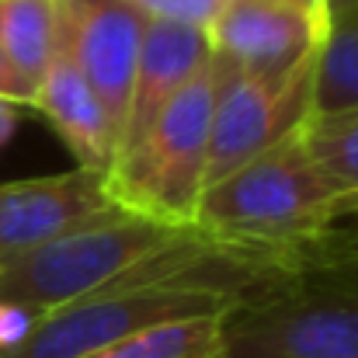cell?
Masks as SVG:
<instances>
[{"label": "cell", "mask_w": 358, "mask_h": 358, "mask_svg": "<svg viewBox=\"0 0 358 358\" xmlns=\"http://www.w3.org/2000/svg\"><path fill=\"white\" fill-rule=\"evenodd\" d=\"M143 17H167V21H188L199 28H209L227 0H125Z\"/></svg>", "instance_id": "obj_17"}, {"label": "cell", "mask_w": 358, "mask_h": 358, "mask_svg": "<svg viewBox=\"0 0 358 358\" xmlns=\"http://www.w3.org/2000/svg\"><path fill=\"white\" fill-rule=\"evenodd\" d=\"M303 143L317 171L345 195V216L358 209V105L313 112L303 122Z\"/></svg>", "instance_id": "obj_14"}, {"label": "cell", "mask_w": 358, "mask_h": 358, "mask_svg": "<svg viewBox=\"0 0 358 358\" xmlns=\"http://www.w3.org/2000/svg\"><path fill=\"white\" fill-rule=\"evenodd\" d=\"M0 94H3V98H10L14 105H21V108H24V101H21V91H17V84H14V73H10V66H7V56H3V49H0Z\"/></svg>", "instance_id": "obj_19"}, {"label": "cell", "mask_w": 358, "mask_h": 358, "mask_svg": "<svg viewBox=\"0 0 358 358\" xmlns=\"http://www.w3.org/2000/svg\"><path fill=\"white\" fill-rule=\"evenodd\" d=\"M292 275H317L358 285V230H327L292 261Z\"/></svg>", "instance_id": "obj_16"}, {"label": "cell", "mask_w": 358, "mask_h": 358, "mask_svg": "<svg viewBox=\"0 0 358 358\" xmlns=\"http://www.w3.org/2000/svg\"><path fill=\"white\" fill-rule=\"evenodd\" d=\"M240 296L216 289H192V285H115L80 296L66 306L42 313L31 331L0 358H80L91 355L132 331H143L160 320L174 317H199V313H230L237 310Z\"/></svg>", "instance_id": "obj_5"}, {"label": "cell", "mask_w": 358, "mask_h": 358, "mask_svg": "<svg viewBox=\"0 0 358 358\" xmlns=\"http://www.w3.org/2000/svg\"><path fill=\"white\" fill-rule=\"evenodd\" d=\"M331 17V7L299 0H227L206 38L213 59L227 70L282 73L320 52Z\"/></svg>", "instance_id": "obj_7"}, {"label": "cell", "mask_w": 358, "mask_h": 358, "mask_svg": "<svg viewBox=\"0 0 358 358\" xmlns=\"http://www.w3.org/2000/svg\"><path fill=\"white\" fill-rule=\"evenodd\" d=\"M348 7H358V0H331V10H348Z\"/></svg>", "instance_id": "obj_20"}, {"label": "cell", "mask_w": 358, "mask_h": 358, "mask_svg": "<svg viewBox=\"0 0 358 358\" xmlns=\"http://www.w3.org/2000/svg\"><path fill=\"white\" fill-rule=\"evenodd\" d=\"M355 213H358V209H355Z\"/></svg>", "instance_id": "obj_22"}, {"label": "cell", "mask_w": 358, "mask_h": 358, "mask_svg": "<svg viewBox=\"0 0 358 358\" xmlns=\"http://www.w3.org/2000/svg\"><path fill=\"white\" fill-rule=\"evenodd\" d=\"M358 105V7L334 10L317 56L313 112Z\"/></svg>", "instance_id": "obj_15"}, {"label": "cell", "mask_w": 358, "mask_h": 358, "mask_svg": "<svg viewBox=\"0 0 358 358\" xmlns=\"http://www.w3.org/2000/svg\"><path fill=\"white\" fill-rule=\"evenodd\" d=\"M341 216L345 195L310 160L299 125L275 146L206 185L192 230L292 275L296 254L334 230Z\"/></svg>", "instance_id": "obj_1"}, {"label": "cell", "mask_w": 358, "mask_h": 358, "mask_svg": "<svg viewBox=\"0 0 358 358\" xmlns=\"http://www.w3.org/2000/svg\"><path fill=\"white\" fill-rule=\"evenodd\" d=\"M317 56L282 70V73H250L227 70L216 59L220 87L213 105V136H209V164L206 185L220 181L243 160L275 146L289 132H296L313 115V87H317ZM206 192V188H202Z\"/></svg>", "instance_id": "obj_6"}, {"label": "cell", "mask_w": 358, "mask_h": 358, "mask_svg": "<svg viewBox=\"0 0 358 358\" xmlns=\"http://www.w3.org/2000/svg\"><path fill=\"white\" fill-rule=\"evenodd\" d=\"M206 59H209L206 28L188 24V21L146 17L143 45H139V66H136L132 94H129V112H125V125H122L115 167H119L122 157L146 136V129L171 105V98L199 73V66Z\"/></svg>", "instance_id": "obj_10"}, {"label": "cell", "mask_w": 358, "mask_h": 358, "mask_svg": "<svg viewBox=\"0 0 358 358\" xmlns=\"http://www.w3.org/2000/svg\"><path fill=\"white\" fill-rule=\"evenodd\" d=\"M17 108L21 105H14L10 98L0 94V146H7L10 136H14V129H17Z\"/></svg>", "instance_id": "obj_18"}, {"label": "cell", "mask_w": 358, "mask_h": 358, "mask_svg": "<svg viewBox=\"0 0 358 358\" xmlns=\"http://www.w3.org/2000/svg\"><path fill=\"white\" fill-rule=\"evenodd\" d=\"M181 230L188 227H171L132 209H112L3 264L0 303H14L42 317L56 306L98 292L132 261L157 250Z\"/></svg>", "instance_id": "obj_3"}, {"label": "cell", "mask_w": 358, "mask_h": 358, "mask_svg": "<svg viewBox=\"0 0 358 358\" xmlns=\"http://www.w3.org/2000/svg\"><path fill=\"white\" fill-rule=\"evenodd\" d=\"M216 358H358V285L292 275L227 313Z\"/></svg>", "instance_id": "obj_4"}, {"label": "cell", "mask_w": 358, "mask_h": 358, "mask_svg": "<svg viewBox=\"0 0 358 358\" xmlns=\"http://www.w3.org/2000/svg\"><path fill=\"white\" fill-rule=\"evenodd\" d=\"M216 87L220 70L209 52L199 73L171 98L146 136L108 174L112 195L125 209L171 227H192L199 195L206 188Z\"/></svg>", "instance_id": "obj_2"}, {"label": "cell", "mask_w": 358, "mask_h": 358, "mask_svg": "<svg viewBox=\"0 0 358 358\" xmlns=\"http://www.w3.org/2000/svg\"><path fill=\"white\" fill-rule=\"evenodd\" d=\"M227 313H199V317H174L132 331L119 341L80 358H216L223 341Z\"/></svg>", "instance_id": "obj_13"}, {"label": "cell", "mask_w": 358, "mask_h": 358, "mask_svg": "<svg viewBox=\"0 0 358 358\" xmlns=\"http://www.w3.org/2000/svg\"><path fill=\"white\" fill-rule=\"evenodd\" d=\"M59 17L63 49L94 84L122 139L146 17L125 0H59Z\"/></svg>", "instance_id": "obj_9"}, {"label": "cell", "mask_w": 358, "mask_h": 358, "mask_svg": "<svg viewBox=\"0 0 358 358\" xmlns=\"http://www.w3.org/2000/svg\"><path fill=\"white\" fill-rule=\"evenodd\" d=\"M299 3H310V7H331V0H299Z\"/></svg>", "instance_id": "obj_21"}, {"label": "cell", "mask_w": 358, "mask_h": 358, "mask_svg": "<svg viewBox=\"0 0 358 358\" xmlns=\"http://www.w3.org/2000/svg\"><path fill=\"white\" fill-rule=\"evenodd\" d=\"M31 108L42 112L59 132V139L70 146L80 167H94L112 174L115 157H119V129L108 115L105 101L98 98L94 84L87 73L77 66V59L59 49L42 73Z\"/></svg>", "instance_id": "obj_11"}, {"label": "cell", "mask_w": 358, "mask_h": 358, "mask_svg": "<svg viewBox=\"0 0 358 358\" xmlns=\"http://www.w3.org/2000/svg\"><path fill=\"white\" fill-rule=\"evenodd\" d=\"M112 209L125 206L112 195L108 174L80 164L63 174L0 185V268Z\"/></svg>", "instance_id": "obj_8"}, {"label": "cell", "mask_w": 358, "mask_h": 358, "mask_svg": "<svg viewBox=\"0 0 358 358\" xmlns=\"http://www.w3.org/2000/svg\"><path fill=\"white\" fill-rule=\"evenodd\" d=\"M0 49L24 108H31L42 73L63 49L59 0H0Z\"/></svg>", "instance_id": "obj_12"}]
</instances>
